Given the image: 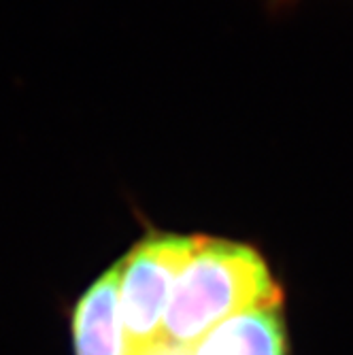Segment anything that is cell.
Here are the masks:
<instances>
[{"label": "cell", "mask_w": 353, "mask_h": 355, "mask_svg": "<svg viewBox=\"0 0 353 355\" xmlns=\"http://www.w3.org/2000/svg\"><path fill=\"white\" fill-rule=\"evenodd\" d=\"M270 306H283V289L260 249L196 234L173 287L164 338L191 347L230 317Z\"/></svg>", "instance_id": "obj_1"}, {"label": "cell", "mask_w": 353, "mask_h": 355, "mask_svg": "<svg viewBox=\"0 0 353 355\" xmlns=\"http://www.w3.org/2000/svg\"><path fill=\"white\" fill-rule=\"evenodd\" d=\"M194 245L196 234L147 232L115 264L130 353L164 338L173 287Z\"/></svg>", "instance_id": "obj_2"}, {"label": "cell", "mask_w": 353, "mask_h": 355, "mask_svg": "<svg viewBox=\"0 0 353 355\" xmlns=\"http://www.w3.org/2000/svg\"><path fill=\"white\" fill-rule=\"evenodd\" d=\"M71 328L75 355H130L115 264L87 285L75 304Z\"/></svg>", "instance_id": "obj_3"}, {"label": "cell", "mask_w": 353, "mask_h": 355, "mask_svg": "<svg viewBox=\"0 0 353 355\" xmlns=\"http://www.w3.org/2000/svg\"><path fill=\"white\" fill-rule=\"evenodd\" d=\"M189 355H290L281 306L230 317L191 345Z\"/></svg>", "instance_id": "obj_4"}, {"label": "cell", "mask_w": 353, "mask_h": 355, "mask_svg": "<svg viewBox=\"0 0 353 355\" xmlns=\"http://www.w3.org/2000/svg\"><path fill=\"white\" fill-rule=\"evenodd\" d=\"M130 355H189V347L173 343L169 338H160L147 347H141L137 351H132Z\"/></svg>", "instance_id": "obj_5"}, {"label": "cell", "mask_w": 353, "mask_h": 355, "mask_svg": "<svg viewBox=\"0 0 353 355\" xmlns=\"http://www.w3.org/2000/svg\"><path fill=\"white\" fill-rule=\"evenodd\" d=\"M273 5H277V7H281V5H287V3H294V0H270Z\"/></svg>", "instance_id": "obj_6"}]
</instances>
